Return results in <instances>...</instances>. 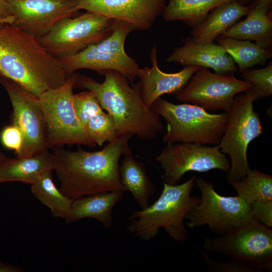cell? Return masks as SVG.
<instances>
[{
  "mask_svg": "<svg viewBox=\"0 0 272 272\" xmlns=\"http://www.w3.org/2000/svg\"><path fill=\"white\" fill-rule=\"evenodd\" d=\"M133 135L127 133L94 152L79 147L75 151L53 148L54 170L60 191L75 199L95 193L116 190L126 191L119 173V161Z\"/></svg>",
  "mask_w": 272,
  "mask_h": 272,
  "instance_id": "cell-1",
  "label": "cell"
},
{
  "mask_svg": "<svg viewBox=\"0 0 272 272\" xmlns=\"http://www.w3.org/2000/svg\"><path fill=\"white\" fill-rule=\"evenodd\" d=\"M0 76L39 97L63 85L70 75L59 58L34 36L12 24L0 23Z\"/></svg>",
  "mask_w": 272,
  "mask_h": 272,
  "instance_id": "cell-2",
  "label": "cell"
},
{
  "mask_svg": "<svg viewBox=\"0 0 272 272\" xmlns=\"http://www.w3.org/2000/svg\"><path fill=\"white\" fill-rule=\"evenodd\" d=\"M103 82L77 75L75 87L94 93L101 107L112 118L117 137L136 135L144 140L155 139L164 129L159 115L143 101L137 85L131 87L120 73L110 71Z\"/></svg>",
  "mask_w": 272,
  "mask_h": 272,
  "instance_id": "cell-3",
  "label": "cell"
},
{
  "mask_svg": "<svg viewBox=\"0 0 272 272\" xmlns=\"http://www.w3.org/2000/svg\"><path fill=\"white\" fill-rule=\"evenodd\" d=\"M196 177L194 176L180 184L164 181L162 192L152 205L131 213L128 232L133 237L149 241L163 227L172 238L185 243L188 239L185 216L199 200L198 196L191 195Z\"/></svg>",
  "mask_w": 272,
  "mask_h": 272,
  "instance_id": "cell-4",
  "label": "cell"
},
{
  "mask_svg": "<svg viewBox=\"0 0 272 272\" xmlns=\"http://www.w3.org/2000/svg\"><path fill=\"white\" fill-rule=\"evenodd\" d=\"M151 108L167 122L166 144L219 145L228 121V114L212 113L190 103L175 104L159 98Z\"/></svg>",
  "mask_w": 272,
  "mask_h": 272,
  "instance_id": "cell-5",
  "label": "cell"
},
{
  "mask_svg": "<svg viewBox=\"0 0 272 272\" xmlns=\"http://www.w3.org/2000/svg\"><path fill=\"white\" fill-rule=\"evenodd\" d=\"M255 98L250 88L236 96L227 112L228 121L219 145L221 151L230 157V166L226 179L230 185L242 179L250 169L248 146L263 132L259 115L254 110Z\"/></svg>",
  "mask_w": 272,
  "mask_h": 272,
  "instance_id": "cell-6",
  "label": "cell"
},
{
  "mask_svg": "<svg viewBox=\"0 0 272 272\" xmlns=\"http://www.w3.org/2000/svg\"><path fill=\"white\" fill-rule=\"evenodd\" d=\"M134 28L130 24L113 20L112 32L101 41L92 44L80 52L59 57L69 75L80 69H89L104 75L108 71L117 72L132 83L142 69L125 51L124 43Z\"/></svg>",
  "mask_w": 272,
  "mask_h": 272,
  "instance_id": "cell-7",
  "label": "cell"
},
{
  "mask_svg": "<svg viewBox=\"0 0 272 272\" xmlns=\"http://www.w3.org/2000/svg\"><path fill=\"white\" fill-rule=\"evenodd\" d=\"M77 74L61 86L49 89L39 97L47 132L48 148L68 145L95 146L77 117L73 103Z\"/></svg>",
  "mask_w": 272,
  "mask_h": 272,
  "instance_id": "cell-8",
  "label": "cell"
},
{
  "mask_svg": "<svg viewBox=\"0 0 272 272\" xmlns=\"http://www.w3.org/2000/svg\"><path fill=\"white\" fill-rule=\"evenodd\" d=\"M195 181L200 197L185 216L188 227L207 225L213 232L222 235L255 220L250 205L238 195H221L212 182L201 177H196Z\"/></svg>",
  "mask_w": 272,
  "mask_h": 272,
  "instance_id": "cell-9",
  "label": "cell"
},
{
  "mask_svg": "<svg viewBox=\"0 0 272 272\" xmlns=\"http://www.w3.org/2000/svg\"><path fill=\"white\" fill-rule=\"evenodd\" d=\"M207 250L241 261L258 271L272 270V230L255 220L213 238H206Z\"/></svg>",
  "mask_w": 272,
  "mask_h": 272,
  "instance_id": "cell-10",
  "label": "cell"
},
{
  "mask_svg": "<svg viewBox=\"0 0 272 272\" xmlns=\"http://www.w3.org/2000/svg\"><path fill=\"white\" fill-rule=\"evenodd\" d=\"M113 23V19L87 11L60 20L37 39L58 58L72 55L109 35Z\"/></svg>",
  "mask_w": 272,
  "mask_h": 272,
  "instance_id": "cell-11",
  "label": "cell"
},
{
  "mask_svg": "<svg viewBox=\"0 0 272 272\" xmlns=\"http://www.w3.org/2000/svg\"><path fill=\"white\" fill-rule=\"evenodd\" d=\"M156 160L163 170L164 182L171 185L178 184L189 171L203 173L219 169L227 173L230 166L229 160L219 145L167 144Z\"/></svg>",
  "mask_w": 272,
  "mask_h": 272,
  "instance_id": "cell-12",
  "label": "cell"
},
{
  "mask_svg": "<svg viewBox=\"0 0 272 272\" xmlns=\"http://www.w3.org/2000/svg\"><path fill=\"white\" fill-rule=\"evenodd\" d=\"M252 86L248 82L237 79L233 74L213 73L201 67L175 97L179 101L198 105L208 111L227 112L236 96Z\"/></svg>",
  "mask_w": 272,
  "mask_h": 272,
  "instance_id": "cell-13",
  "label": "cell"
},
{
  "mask_svg": "<svg viewBox=\"0 0 272 272\" xmlns=\"http://www.w3.org/2000/svg\"><path fill=\"white\" fill-rule=\"evenodd\" d=\"M0 85L6 91L12 106V123L20 128L24 137L23 148L16 157H28L48 150L46 125L39 97L1 76Z\"/></svg>",
  "mask_w": 272,
  "mask_h": 272,
  "instance_id": "cell-14",
  "label": "cell"
},
{
  "mask_svg": "<svg viewBox=\"0 0 272 272\" xmlns=\"http://www.w3.org/2000/svg\"><path fill=\"white\" fill-rule=\"evenodd\" d=\"M14 18L12 25L37 39L57 22L78 12L76 0H7Z\"/></svg>",
  "mask_w": 272,
  "mask_h": 272,
  "instance_id": "cell-15",
  "label": "cell"
},
{
  "mask_svg": "<svg viewBox=\"0 0 272 272\" xmlns=\"http://www.w3.org/2000/svg\"><path fill=\"white\" fill-rule=\"evenodd\" d=\"M166 0H76L79 11L125 22L135 30L150 29L162 14Z\"/></svg>",
  "mask_w": 272,
  "mask_h": 272,
  "instance_id": "cell-16",
  "label": "cell"
},
{
  "mask_svg": "<svg viewBox=\"0 0 272 272\" xmlns=\"http://www.w3.org/2000/svg\"><path fill=\"white\" fill-rule=\"evenodd\" d=\"M157 52V46L155 45L150 54L152 66L142 69L138 77L140 81L136 84L143 101L150 108L162 96L176 94L181 91L193 74L201 67L186 66L176 73L163 72L158 67Z\"/></svg>",
  "mask_w": 272,
  "mask_h": 272,
  "instance_id": "cell-17",
  "label": "cell"
},
{
  "mask_svg": "<svg viewBox=\"0 0 272 272\" xmlns=\"http://www.w3.org/2000/svg\"><path fill=\"white\" fill-rule=\"evenodd\" d=\"M183 45L174 49L166 61L184 66H198L210 68L219 74H233L238 68L230 55L219 44H200L191 38L184 40Z\"/></svg>",
  "mask_w": 272,
  "mask_h": 272,
  "instance_id": "cell-18",
  "label": "cell"
},
{
  "mask_svg": "<svg viewBox=\"0 0 272 272\" xmlns=\"http://www.w3.org/2000/svg\"><path fill=\"white\" fill-rule=\"evenodd\" d=\"M271 3L264 0H253L251 10L246 18L233 24L220 37L254 41L262 48L271 49Z\"/></svg>",
  "mask_w": 272,
  "mask_h": 272,
  "instance_id": "cell-19",
  "label": "cell"
},
{
  "mask_svg": "<svg viewBox=\"0 0 272 272\" xmlns=\"http://www.w3.org/2000/svg\"><path fill=\"white\" fill-rule=\"evenodd\" d=\"M251 9L252 4L245 5L239 1L224 3L213 9L193 28L191 38L200 44L213 43L226 30L248 14Z\"/></svg>",
  "mask_w": 272,
  "mask_h": 272,
  "instance_id": "cell-20",
  "label": "cell"
},
{
  "mask_svg": "<svg viewBox=\"0 0 272 272\" xmlns=\"http://www.w3.org/2000/svg\"><path fill=\"white\" fill-rule=\"evenodd\" d=\"M54 165V154L48 150L28 157H8L0 165V183L17 181L31 185L45 172L53 170Z\"/></svg>",
  "mask_w": 272,
  "mask_h": 272,
  "instance_id": "cell-21",
  "label": "cell"
},
{
  "mask_svg": "<svg viewBox=\"0 0 272 272\" xmlns=\"http://www.w3.org/2000/svg\"><path fill=\"white\" fill-rule=\"evenodd\" d=\"M125 191L116 190L81 197L73 200L72 211L66 223L84 218H92L104 227L112 226V210L122 198Z\"/></svg>",
  "mask_w": 272,
  "mask_h": 272,
  "instance_id": "cell-22",
  "label": "cell"
},
{
  "mask_svg": "<svg viewBox=\"0 0 272 272\" xmlns=\"http://www.w3.org/2000/svg\"><path fill=\"white\" fill-rule=\"evenodd\" d=\"M119 168L121 183L130 191L141 209L149 206L150 198L156 190L148 176L144 164L134 158L128 146L123 154Z\"/></svg>",
  "mask_w": 272,
  "mask_h": 272,
  "instance_id": "cell-23",
  "label": "cell"
},
{
  "mask_svg": "<svg viewBox=\"0 0 272 272\" xmlns=\"http://www.w3.org/2000/svg\"><path fill=\"white\" fill-rule=\"evenodd\" d=\"M247 0H168L163 13L166 21H181L194 28L214 8L228 2Z\"/></svg>",
  "mask_w": 272,
  "mask_h": 272,
  "instance_id": "cell-24",
  "label": "cell"
},
{
  "mask_svg": "<svg viewBox=\"0 0 272 272\" xmlns=\"http://www.w3.org/2000/svg\"><path fill=\"white\" fill-rule=\"evenodd\" d=\"M219 44L230 55L241 72L255 65H264L271 58V49H265L255 43L227 37H218Z\"/></svg>",
  "mask_w": 272,
  "mask_h": 272,
  "instance_id": "cell-25",
  "label": "cell"
},
{
  "mask_svg": "<svg viewBox=\"0 0 272 272\" xmlns=\"http://www.w3.org/2000/svg\"><path fill=\"white\" fill-rule=\"evenodd\" d=\"M52 170L43 173L31 184L34 197L51 210L54 218H60L66 222L72 211L73 199L65 195L54 184Z\"/></svg>",
  "mask_w": 272,
  "mask_h": 272,
  "instance_id": "cell-26",
  "label": "cell"
},
{
  "mask_svg": "<svg viewBox=\"0 0 272 272\" xmlns=\"http://www.w3.org/2000/svg\"><path fill=\"white\" fill-rule=\"evenodd\" d=\"M231 186L249 205L256 201L272 200V176L256 169H250L242 179Z\"/></svg>",
  "mask_w": 272,
  "mask_h": 272,
  "instance_id": "cell-27",
  "label": "cell"
},
{
  "mask_svg": "<svg viewBox=\"0 0 272 272\" xmlns=\"http://www.w3.org/2000/svg\"><path fill=\"white\" fill-rule=\"evenodd\" d=\"M86 130L89 139L95 146H101L105 143L113 142L118 138L112 118L104 111L89 119Z\"/></svg>",
  "mask_w": 272,
  "mask_h": 272,
  "instance_id": "cell-28",
  "label": "cell"
},
{
  "mask_svg": "<svg viewBox=\"0 0 272 272\" xmlns=\"http://www.w3.org/2000/svg\"><path fill=\"white\" fill-rule=\"evenodd\" d=\"M244 80L252 85L255 101L272 95V63L260 69H247L241 72Z\"/></svg>",
  "mask_w": 272,
  "mask_h": 272,
  "instance_id": "cell-29",
  "label": "cell"
},
{
  "mask_svg": "<svg viewBox=\"0 0 272 272\" xmlns=\"http://www.w3.org/2000/svg\"><path fill=\"white\" fill-rule=\"evenodd\" d=\"M73 103L79 121L86 131L89 119L104 111L94 93L89 90L74 94Z\"/></svg>",
  "mask_w": 272,
  "mask_h": 272,
  "instance_id": "cell-30",
  "label": "cell"
},
{
  "mask_svg": "<svg viewBox=\"0 0 272 272\" xmlns=\"http://www.w3.org/2000/svg\"><path fill=\"white\" fill-rule=\"evenodd\" d=\"M208 265L210 272H258L254 268L238 260L232 259L227 262H219L210 258L207 252L197 247Z\"/></svg>",
  "mask_w": 272,
  "mask_h": 272,
  "instance_id": "cell-31",
  "label": "cell"
},
{
  "mask_svg": "<svg viewBox=\"0 0 272 272\" xmlns=\"http://www.w3.org/2000/svg\"><path fill=\"white\" fill-rule=\"evenodd\" d=\"M0 141L5 148L14 151L16 156L20 154L24 145V137L22 131L13 123L2 129L0 133Z\"/></svg>",
  "mask_w": 272,
  "mask_h": 272,
  "instance_id": "cell-32",
  "label": "cell"
},
{
  "mask_svg": "<svg viewBox=\"0 0 272 272\" xmlns=\"http://www.w3.org/2000/svg\"><path fill=\"white\" fill-rule=\"evenodd\" d=\"M250 209L254 219L267 227H272V200L253 201L250 203Z\"/></svg>",
  "mask_w": 272,
  "mask_h": 272,
  "instance_id": "cell-33",
  "label": "cell"
},
{
  "mask_svg": "<svg viewBox=\"0 0 272 272\" xmlns=\"http://www.w3.org/2000/svg\"><path fill=\"white\" fill-rule=\"evenodd\" d=\"M13 21L7 0H0V23L12 24Z\"/></svg>",
  "mask_w": 272,
  "mask_h": 272,
  "instance_id": "cell-34",
  "label": "cell"
},
{
  "mask_svg": "<svg viewBox=\"0 0 272 272\" xmlns=\"http://www.w3.org/2000/svg\"><path fill=\"white\" fill-rule=\"evenodd\" d=\"M23 270L19 267L0 261V272H21Z\"/></svg>",
  "mask_w": 272,
  "mask_h": 272,
  "instance_id": "cell-35",
  "label": "cell"
},
{
  "mask_svg": "<svg viewBox=\"0 0 272 272\" xmlns=\"http://www.w3.org/2000/svg\"><path fill=\"white\" fill-rule=\"evenodd\" d=\"M7 156L2 152H0V165L8 158Z\"/></svg>",
  "mask_w": 272,
  "mask_h": 272,
  "instance_id": "cell-36",
  "label": "cell"
},
{
  "mask_svg": "<svg viewBox=\"0 0 272 272\" xmlns=\"http://www.w3.org/2000/svg\"><path fill=\"white\" fill-rule=\"evenodd\" d=\"M265 1L268 3H272V0H265Z\"/></svg>",
  "mask_w": 272,
  "mask_h": 272,
  "instance_id": "cell-37",
  "label": "cell"
},
{
  "mask_svg": "<svg viewBox=\"0 0 272 272\" xmlns=\"http://www.w3.org/2000/svg\"></svg>",
  "mask_w": 272,
  "mask_h": 272,
  "instance_id": "cell-38",
  "label": "cell"
}]
</instances>
